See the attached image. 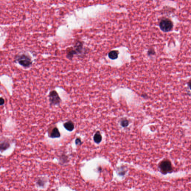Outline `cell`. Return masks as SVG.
<instances>
[{"label": "cell", "instance_id": "11", "mask_svg": "<svg viewBox=\"0 0 191 191\" xmlns=\"http://www.w3.org/2000/svg\"><path fill=\"white\" fill-rule=\"evenodd\" d=\"M75 143L77 145H80L82 144V141L80 138H77L75 141Z\"/></svg>", "mask_w": 191, "mask_h": 191}, {"label": "cell", "instance_id": "3", "mask_svg": "<svg viewBox=\"0 0 191 191\" xmlns=\"http://www.w3.org/2000/svg\"><path fill=\"white\" fill-rule=\"evenodd\" d=\"M159 27L161 30L163 32H168L172 29L173 27V23L170 19L165 18L160 21Z\"/></svg>", "mask_w": 191, "mask_h": 191}, {"label": "cell", "instance_id": "4", "mask_svg": "<svg viewBox=\"0 0 191 191\" xmlns=\"http://www.w3.org/2000/svg\"><path fill=\"white\" fill-rule=\"evenodd\" d=\"M49 101L51 105H58L61 103L60 98L55 90L51 91L49 94Z\"/></svg>", "mask_w": 191, "mask_h": 191}, {"label": "cell", "instance_id": "13", "mask_svg": "<svg viewBox=\"0 0 191 191\" xmlns=\"http://www.w3.org/2000/svg\"><path fill=\"white\" fill-rule=\"evenodd\" d=\"M188 86H189V87H190V89L191 90V81H190V82H189V83H188Z\"/></svg>", "mask_w": 191, "mask_h": 191}, {"label": "cell", "instance_id": "12", "mask_svg": "<svg viewBox=\"0 0 191 191\" xmlns=\"http://www.w3.org/2000/svg\"><path fill=\"white\" fill-rule=\"evenodd\" d=\"M5 100L2 98H1L0 99V105L1 106L3 105L5 103Z\"/></svg>", "mask_w": 191, "mask_h": 191}, {"label": "cell", "instance_id": "5", "mask_svg": "<svg viewBox=\"0 0 191 191\" xmlns=\"http://www.w3.org/2000/svg\"><path fill=\"white\" fill-rule=\"evenodd\" d=\"M49 136L51 138H57L61 136V134L57 127H54L50 132Z\"/></svg>", "mask_w": 191, "mask_h": 191}, {"label": "cell", "instance_id": "2", "mask_svg": "<svg viewBox=\"0 0 191 191\" xmlns=\"http://www.w3.org/2000/svg\"><path fill=\"white\" fill-rule=\"evenodd\" d=\"M16 60L21 65L25 68L30 67L32 64L31 58L25 54L18 55L16 56Z\"/></svg>", "mask_w": 191, "mask_h": 191}, {"label": "cell", "instance_id": "7", "mask_svg": "<svg viewBox=\"0 0 191 191\" xmlns=\"http://www.w3.org/2000/svg\"><path fill=\"white\" fill-rule=\"evenodd\" d=\"M10 147V144L6 141H3L1 142V151H4L6 150Z\"/></svg>", "mask_w": 191, "mask_h": 191}, {"label": "cell", "instance_id": "8", "mask_svg": "<svg viewBox=\"0 0 191 191\" xmlns=\"http://www.w3.org/2000/svg\"><path fill=\"white\" fill-rule=\"evenodd\" d=\"M102 140V137L99 132H97L94 137V140L96 143H99Z\"/></svg>", "mask_w": 191, "mask_h": 191}, {"label": "cell", "instance_id": "10", "mask_svg": "<svg viewBox=\"0 0 191 191\" xmlns=\"http://www.w3.org/2000/svg\"><path fill=\"white\" fill-rule=\"evenodd\" d=\"M121 125L123 127H126L129 125V122L126 120H123L121 121Z\"/></svg>", "mask_w": 191, "mask_h": 191}, {"label": "cell", "instance_id": "6", "mask_svg": "<svg viewBox=\"0 0 191 191\" xmlns=\"http://www.w3.org/2000/svg\"><path fill=\"white\" fill-rule=\"evenodd\" d=\"M64 127L67 130L69 131H73L74 128V124L71 121H68L64 123Z\"/></svg>", "mask_w": 191, "mask_h": 191}, {"label": "cell", "instance_id": "9", "mask_svg": "<svg viewBox=\"0 0 191 191\" xmlns=\"http://www.w3.org/2000/svg\"><path fill=\"white\" fill-rule=\"evenodd\" d=\"M109 58L112 60H116L118 57V53L116 51L113 50L110 52L108 54Z\"/></svg>", "mask_w": 191, "mask_h": 191}, {"label": "cell", "instance_id": "1", "mask_svg": "<svg viewBox=\"0 0 191 191\" xmlns=\"http://www.w3.org/2000/svg\"><path fill=\"white\" fill-rule=\"evenodd\" d=\"M83 45L80 41L76 43L74 48H69L67 51V57L70 60H72L74 55L80 54L82 51Z\"/></svg>", "mask_w": 191, "mask_h": 191}]
</instances>
